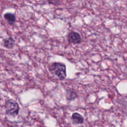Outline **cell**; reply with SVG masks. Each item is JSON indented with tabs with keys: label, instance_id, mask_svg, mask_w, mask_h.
<instances>
[{
	"label": "cell",
	"instance_id": "1",
	"mask_svg": "<svg viewBox=\"0 0 127 127\" xmlns=\"http://www.w3.org/2000/svg\"><path fill=\"white\" fill-rule=\"evenodd\" d=\"M49 70L52 74L60 80H63L66 75V66L61 63H53L49 66Z\"/></svg>",
	"mask_w": 127,
	"mask_h": 127
},
{
	"label": "cell",
	"instance_id": "2",
	"mask_svg": "<svg viewBox=\"0 0 127 127\" xmlns=\"http://www.w3.org/2000/svg\"><path fill=\"white\" fill-rule=\"evenodd\" d=\"M4 109L5 113L8 116L11 118H15L18 114L19 106L15 100L10 99L6 101Z\"/></svg>",
	"mask_w": 127,
	"mask_h": 127
},
{
	"label": "cell",
	"instance_id": "3",
	"mask_svg": "<svg viewBox=\"0 0 127 127\" xmlns=\"http://www.w3.org/2000/svg\"><path fill=\"white\" fill-rule=\"evenodd\" d=\"M67 40L70 43L77 44L81 42V39L80 35L77 32L71 31L67 35Z\"/></svg>",
	"mask_w": 127,
	"mask_h": 127
},
{
	"label": "cell",
	"instance_id": "4",
	"mask_svg": "<svg viewBox=\"0 0 127 127\" xmlns=\"http://www.w3.org/2000/svg\"><path fill=\"white\" fill-rule=\"evenodd\" d=\"M3 46L7 49L12 48L15 45V41L12 37L4 38L2 40Z\"/></svg>",
	"mask_w": 127,
	"mask_h": 127
},
{
	"label": "cell",
	"instance_id": "5",
	"mask_svg": "<svg viewBox=\"0 0 127 127\" xmlns=\"http://www.w3.org/2000/svg\"><path fill=\"white\" fill-rule=\"evenodd\" d=\"M4 18L10 25H13L16 20L15 15L10 12L5 13L4 14Z\"/></svg>",
	"mask_w": 127,
	"mask_h": 127
},
{
	"label": "cell",
	"instance_id": "6",
	"mask_svg": "<svg viewBox=\"0 0 127 127\" xmlns=\"http://www.w3.org/2000/svg\"><path fill=\"white\" fill-rule=\"evenodd\" d=\"M71 119L74 123L77 124H81L84 121L83 117L77 113H74L71 116Z\"/></svg>",
	"mask_w": 127,
	"mask_h": 127
},
{
	"label": "cell",
	"instance_id": "7",
	"mask_svg": "<svg viewBox=\"0 0 127 127\" xmlns=\"http://www.w3.org/2000/svg\"><path fill=\"white\" fill-rule=\"evenodd\" d=\"M50 4L53 5H59L61 2V0H47Z\"/></svg>",
	"mask_w": 127,
	"mask_h": 127
}]
</instances>
